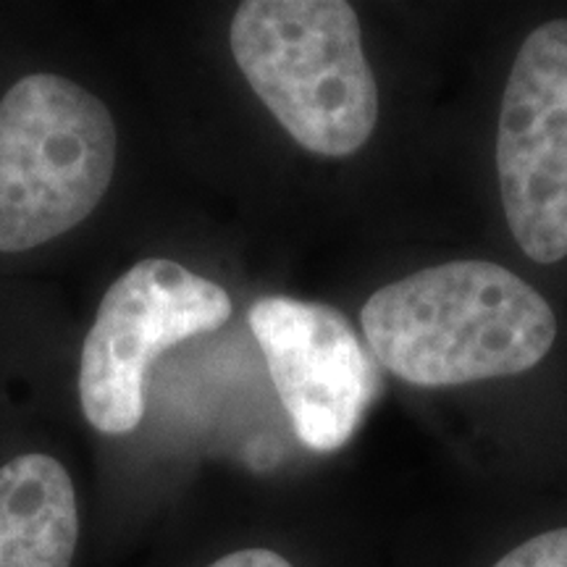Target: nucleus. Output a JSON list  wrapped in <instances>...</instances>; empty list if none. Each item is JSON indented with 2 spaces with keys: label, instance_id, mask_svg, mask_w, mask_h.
<instances>
[{
  "label": "nucleus",
  "instance_id": "nucleus-9",
  "mask_svg": "<svg viewBox=\"0 0 567 567\" xmlns=\"http://www.w3.org/2000/svg\"><path fill=\"white\" fill-rule=\"evenodd\" d=\"M208 567H295L289 559L276 555L271 549H243L226 555Z\"/></svg>",
  "mask_w": 567,
  "mask_h": 567
},
{
  "label": "nucleus",
  "instance_id": "nucleus-5",
  "mask_svg": "<svg viewBox=\"0 0 567 567\" xmlns=\"http://www.w3.org/2000/svg\"><path fill=\"white\" fill-rule=\"evenodd\" d=\"M507 226L536 264L567 258V19L538 27L509 71L496 132Z\"/></svg>",
  "mask_w": 567,
  "mask_h": 567
},
{
  "label": "nucleus",
  "instance_id": "nucleus-2",
  "mask_svg": "<svg viewBox=\"0 0 567 567\" xmlns=\"http://www.w3.org/2000/svg\"><path fill=\"white\" fill-rule=\"evenodd\" d=\"M239 71L305 151L344 158L379 122V87L344 0H247L229 30Z\"/></svg>",
  "mask_w": 567,
  "mask_h": 567
},
{
  "label": "nucleus",
  "instance_id": "nucleus-7",
  "mask_svg": "<svg viewBox=\"0 0 567 567\" xmlns=\"http://www.w3.org/2000/svg\"><path fill=\"white\" fill-rule=\"evenodd\" d=\"M80 509L71 476L51 455L0 467V567H71Z\"/></svg>",
  "mask_w": 567,
  "mask_h": 567
},
{
  "label": "nucleus",
  "instance_id": "nucleus-3",
  "mask_svg": "<svg viewBox=\"0 0 567 567\" xmlns=\"http://www.w3.org/2000/svg\"><path fill=\"white\" fill-rule=\"evenodd\" d=\"M118 134L97 95L30 74L0 101V252H24L80 226L109 193Z\"/></svg>",
  "mask_w": 567,
  "mask_h": 567
},
{
  "label": "nucleus",
  "instance_id": "nucleus-8",
  "mask_svg": "<svg viewBox=\"0 0 567 567\" xmlns=\"http://www.w3.org/2000/svg\"><path fill=\"white\" fill-rule=\"evenodd\" d=\"M492 567H567V528L528 538Z\"/></svg>",
  "mask_w": 567,
  "mask_h": 567
},
{
  "label": "nucleus",
  "instance_id": "nucleus-4",
  "mask_svg": "<svg viewBox=\"0 0 567 567\" xmlns=\"http://www.w3.org/2000/svg\"><path fill=\"white\" fill-rule=\"evenodd\" d=\"M231 316V297L174 260H140L105 292L80 360L82 413L101 434H130L145 415L153 360Z\"/></svg>",
  "mask_w": 567,
  "mask_h": 567
},
{
  "label": "nucleus",
  "instance_id": "nucleus-1",
  "mask_svg": "<svg viewBox=\"0 0 567 567\" xmlns=\"http://www.w3.org/2000/svg\"><path fill=\"white\" fill-rule=\"evenodd\" d=\"M373 358L415 386L528 371L557 337L551 305L488 260H452L386 284L360 313Z\"/></svg>",
  "mask_w": 567,
  "mask_h": 567
},
{
  "label": "nucleus",
  "instance_id": "nucleus-6",
  "mask_svg": "<svg viewBox=\"0 0 567 567\" xmlns=\"http://www.w3.org/2000/svg\"><path fill=\"white\" fill-rule=\"evenodd\" d=\"M250 329L300 442L342 450L381 389L352 323L331 305L264 297L250 308Z\"/></svg>",
  "mask_w": 567,
  "mask_h": 567
}]
</instances>
